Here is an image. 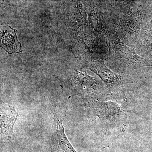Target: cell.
<instances>
[{
	"label": "cell",
	"instance_id": "4",
	"mask_svg": "<svg viewBox=\"0 0 152 152\" xmlns=\"http://www.w3.org/2000/svg\"><path fill=\"white\" fill-rule=\"evenodd\" d=\"M1 46L10 54L22 52L21 45L18 40L16 31L10 26L1 30Z\"/></svg>",
	"mask_w": 152,
	"mask_h": 152
},
{
	"label": "cell",
	"instance_id": "1",
	"mask_svg": "<svg viewBox=\"0 0 152 152\" xmlns=\"http://www.w3.org/2000/svg\"><path fill=\"white\" fill-rule=\"evenodd\" d=\"M84 99L107 129L117 127L124 121V109L116 102H101L93 98Z\"/></svg>",
	"mask_w": 152,
	"mask_h": 152
},
{
	"label": "cell",
	"instance_id": "5",
	"mask_svg": "<svg viewBox=\"0 0 152 152\" xmlns=\"http://www.w3.org/2000/svg\"><path fill=\"white\" fill-rule=\"evenodd\" d=\"M118 1H122V0H118Z\"/></svg>",
	"mask_w": 152,
	"mask_h": 152
},
{
	"label": "cell",
	"instance_id": "6",
	"mask_svg": "<svg viewBox=\"0 0 152 152\" xmlns=\"http://www.w3.org/2000/svg\"><path fill=\"white\" fill-rule=\"evenodd\" d=\"M2 1H4V0H2Z\"/></svg>",
	"mask_w": 152,
	"mask_h": 152
},
{
	"label": "cell",
	"instance_id": "3",
	"mask_svg": "<svg viewBox=\"0 0 152 152\" xmlns=\"http://www.w3.org/2000/svg\"><path fill=\"white\" fill-rule=\"evenodd\" d=\"M18 116L15 107L1 102V134L8 137H12L13 134V126Z\"/></svg>",
	"mask_w": 152,
	"mask_h": 152
},
{
	"label": "cell",
	"instance_id": "2",
	"mask_svg": "<svg viewBox=\"0 0 152 152\" xmlns=\"http://www.w3.org/2000/svg\"><path fill=\"white\" fill-rule=\"evenodd\" d=\"M54 117V133L53 140L56 143L57 149L59 152H77L74 149L65 134L63 121L64 117L56 111L52 112Z\"/></svg>",
	"mask_w": 152,
	"mask_h": 152
}]
</instances>
